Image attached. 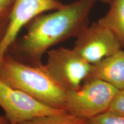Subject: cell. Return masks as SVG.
Listing matches in <instances>:
<instances>
[{
	"label": "cell",
	"mask_w": 124,
	"mask_h": 124,
	"mask_svg": "<svg viewBox=\"0 0 124 124\" xmlns=\"http://www.w3.org/2000/svg\"><path fill=\"white\" fill-rule=\"evenodd\" d=\"M97 0H78L48 13H42L32 20L27 31L16 47L37 64L50 48L77 37L88 26L89 15Z\"/></svg>",
	"instance_id": "cell-1"
},
{
	"label": "cell",
	"mask_w": 124,
	"mask_h": 124,
	"mask_svg": "<svg viewBox=\"0 0 124 124\" xmlns=\"http://www.w3.org/2000/svg\"><path fill=\"white\" fill-rule=\"evenodd\" d=\"M0 79L44 104L64 110L67 92L41 63L31 66L6 55L0 63Z\"/></svg>",
	"instance_id": "cell-2"
},
{
	"label": "cell",
	"mask_w": 124,
	"mask_h": 124,
	"mask_svg": "<svg viewBox=\"0 0 124 124\" xmlns=\"http://www.w3.org/2000/svg\"><path fill=\"white\" fill-rule=\"evenodd\" d=\"M118 91L102 80L84 82L79 89L67 92L64 110L72 115L89 120L108 110Z\"/></svg>",
	"instance_id": "cell-3"
},
{
	"label": "cell",
	"mask_w": 124,
	"mask_h": 124,
	"mask_svg": "<svg viewBox=\"0 0 124 124\" xmlns=\"http://www.w3.org/2000/svg\"><path fill=\"white\" fill-rule=\"evenodd\" d=\"M43 67L66 92L79 89L90 72L91 64L74 49L60 47L49 50Z\"/></svg>",
	"instance_id": "cell-4"
},
{
	"label": "cell",
	"mask_w": 124,
	"mask_h": 124,
	"mask_svg": "<svg viewBox=\"0 0 124 124\" xmlns=\"http://www.w3.org/2000/svg\"><path fill=\"white\" fill-rule=\"evenodd\" d=\"M0 107L9 124H16L43 116L54 115L65 110L49 106L0 79Z\"/></svg>",
	"instance_id": "cell-5"
},
{
	"label": "cell",
	"mask_w": 124,
	"mask_h": 124,
	"mask_svg": "<svg viewBox=\"0 0 124 124\" xmlns=\"http://www.w3.org/2000/svg\"><path fill=\"white\" fill-rule=\"evenodd\" d=\"M122 46L115 34L98 21L80 32L73 49L87 62L93 64L116 53Z\"/></svg>",
	"instance_id": "cell-6"
},
{
	"label": "cell",
	"mask_w": 124,
	"mask_h": 124,
	"mask_svg": "<svg viewBox=\"0 0 124 124\" xmlns=\"http://www.w3.org/2000/svg\"><path fill=\"white\" fill-rule=\"evenodd\" d=\"M63 5L58 0H15L7 27L0 40V63L16 41L23 27L38 16L56 10Z\"/></svg>",
	"instance_id": "cell-7"
},
{
	"label": "cell",
	"mask_w": 124,
	"mask_h": 124,
	"mask_svg": "<svg viewBox=\"0 0 124 124\" xmlns=\"http://www.w3.org/2000/svg\"><path fill=\"white\" fill-rule=\"evenodd\" d=\"M93 80L103 81L116 89H124V51L120 49L113 55L91 64L89 75L84 82Z\"/></svg>",
	"instance_id": "cell-8"
},
{
	"label": "cell",
	"mask_w": 124,
	"mask_h": 124,
	"mask_svg": "<svg viewBox=\"0 0 124 124\" xmlns=\"http://www.w3.org/2000/svg\"><path fill=\"white\" fill-rule=\"evenodd\" d=\"M98 22L110 29L124 46V0H111L109 10Z\"/></svg>",
	"instance_id": "cell-9"
},
{
	"label": "cell",
	"mask_w": 124,
	"mask_h": 124,
	"mask_svg": "<svg viewBox=\"0 0 124 124\" xmlns=\"http://www.w3.org/2000/svg\"><path fill=\"white\" fill-rule=\"evenodd\" d=\"M87 120L65 111L60 114L43 116L16 124H87Z\"/></svg>",
	"instance_id": "cell-10"
},
{
	"label": "cell",
	"mask_w": 124,
	"mask_h": 124,
	"mask_svg": "<svg viewBox=\"0 0 124 124\" xmlns=\"http://www.w3.org/2000/svg\"><path fill=\"white\" fill-rule=\"evenodd\" d=\"M87 124H124V118L107 110L87 120Z\"/></svg>",
	"instance_id": "cell-11"
},
{
	"label": "cell",
	"mask_w": 124,
	"mask_h": 124,
	"mask_svg": "<svg viewBox=\"0 0 124 124\" xmlns=\"http://www.w3.org/2000/svg\"><path fill=\"white\" fill-rule=\"evenodd\" d=\"M108 110L124 118V89L117 91Z\"/></svg>",
	"instance_id": "cell-12"
},
{
	"label": "cell",
	"mask_w": 124,
	"mask_h": 124,
	"mask_svg": "<svg viewBox=\"0 0 124 124\" xmlns=\"http://www.w3.org/2000/svg\"><path fill=\"white\" fill-rule=\"evenodd\" d=\"M15 0H0V20H8Z\"/></svg>",
	"instance_id": "cell-13"
},
{
	"label": "cell",
	"mask_w": 124,
	"mask_h": 124,
	"mask_svg": "<svg viewBox=\"0 0 124 124\" xmlns=\"http://www.w3.org/2000/svg\"><path fill=\"white\" fill-rule=\"evenodd\" d=\"M8 21V20H0V40L1 39L4 33L5 30L7 25Z\"/></svg>",
	"instance_id": "cell-14"
},
{
	"label": "cell",
	"mask_w": 124,
	"mask_h": 124,
	"mask_svg": "<svg viewBox=\"0 0 124 124\" xmlns=\"http://www.w3.org/2000/svg\"><path fill=\"white\" fill-rule=\"evenodd\" d=\"M0 124H9V123L5 117L0 116Z\"/></svg>",
	"instance_id": "cell-15"
},
{
	"label": "cell",
	"mask_w": 124,
	"mask_h": 124,
	"mask_svg": "<svg viewBox=\"0 0 124 124\" xmlns=\"http://www.w3.org/2000/svg\"><path fill=\"white\" fill-rule=\"evenodd\" d=\"M100 1H101L102 2H104V3H108V4H110V2L111 0H100Z\"/></svg>",
	"instance_id": "cell-16"
}]
</instances>
